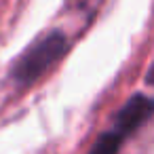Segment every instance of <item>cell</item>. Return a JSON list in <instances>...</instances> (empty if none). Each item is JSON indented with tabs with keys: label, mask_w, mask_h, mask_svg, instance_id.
Returning a JSON list of instances; mask_svg holds the SVG:
<instances>
[{
	"label": "cell",
	"mask_w": 154,
	"mask_h": 154,
	"mask_svg": "<svg viewBox=\"0 0 154 154\" xmlns=\"http://www.w3.org/2000/svg\"><path fill=\"white\" fill-rule=\"evenodd\" d=\"M66 51H68V36L61 30H53L19 55V59L11 68V78L21 87L32 85L47 70H51L66 55Z\"/></svg>",
	"instance_id": "obj_1"
},
{
	"label": "cell",
	"mask_w": 154,
	"mask_h": 154,
	"mask_svg": "<svg viewBox=\"0 0 154 154\" xmlns=\"http://www.w3.org/2000/svg\"><path fill=\"white\" fill-rule=\"evenodd\" d=\"M152 116H154V97H148L143 93H135L118 110L116 120H114V129L118 133H122L125 137H129L143 122H148Z\"/></svg>",
	"instance_id": "obj_2"
},
{
	"label": "cell",
	"mask_w": 154,
	"mask_h": 154,
	"mask_svg": "<svg viewBox=\"0 0 154 154\" xmlns=\"http://www.w3.org/2000/svg\"><path fill=\"white\" fill-rule=\"evenodd\" d=\"M146 82H148L150 87H154V66H150V70H148V76H146Z\"/></svg>",
	"instance_id": "obj_4"
},
{
	"label": "cell",
	"mask_w": 154,
	"mask_h": 154,
	"mask_svg": "<svg viewBox=\"0 0 154 154\" xmlns=\"http://www.w3.org/2000/svg\"><path fill=\"white\" fill-rule=\"evenodd\" d=\"M125 139L127 137L122 133H118L116 129L108 131V133H101L97 137V141L93 143V148H91L89 154H118L120 148H122V143H125Z\"/></svg>",
	"instance_id": "obj_3"
}]
</instances>
